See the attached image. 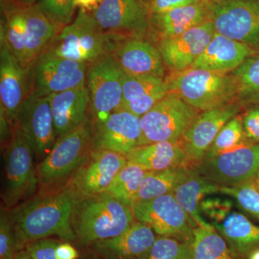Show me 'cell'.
Returning <instances> with one entry per match:
<instances>
[{
  "instance_id": "1",
  "label": "cell",
  "mask_w": 259,
  "mask_h": 259,
  "mask_svg": "<svg viewBox=\"0 0 259 259\" xmlns=\"http://www.w3.org/2000/svg\"><path fill=\"white\" fill-rule=\"evenodd\" d=\"M77 198L64 185L39 192L9 209L17 250L30 242L56 236L64 242L76 241L71 218Z\"/></svg>"
},
{
  "instance_id": "2",
  "label": "cell",
  "mask_w": 259,
  "mask_h": 259,
  "mask_svg": "<svg viewBox=\"0 0 259 259\" xmlns=\"http://www.w3.org/2000/svg\"><path fill=\"white\" fill-rule=\"evenodd\" d=\"M1 13L0 40L30 71L63 28L42 11L38 3H19Z\"/></svg>"
},
{
  "instance_id": "3",
  "label": "cell",
  "mask_w": 259,
  "mask_h": 259,
  "mask_svg": "<svg viewBox=\"0 0 259 259\" xmlns=\"http://www.w3.org/2000/svg\"><path fill=\"white\" fill-rule=\"evenodd\" d=\"M136 221L132 209L108 192L78 199L71 218L76 240L89 246L119 236Z\"/></svg>"
},
{
  "instance_id": "4",
  "label": "cell",
  "mask_w": 259,
  "mask_h": 259,
  "mask_svg": "<svg viewBox=\"0 0 259 259\" xmlns=\"http://www.w3.org/2000/svg\"><path fill=\"white\" fill-rule=\"evenodd\" d=\"M93 150L90 117L56 139L50 152L37 166L39 192L66 185Z\"/></svg>"
},
{
  "instance_id": "5",
  "label": "cell",
  "mask_w": 259,
  "mask_h": 259,
  "mask_svg": "<svg viewBox=\"0 0 259 259\" xmlns=\"http://www.w3.org/2000/svg\"><path fill=\"white\" fill-rule=\"evenodd\" d=\"M169 91L180 95L199 111H207L234 102L239 95L233 74L189 68L166 80Z\"/></svg>"
},
{
  "instance_id": "6",
  "label": "cell",
  "mask_w": 259,
  "mask_h": 259,
  "mask_svg": "<svg viewBox=\"0 0 259 259\" xmlns=\"http://www.w3.org/2000/svg\"><path fill=\"white\" fill-rule=\"evenodd\" d=\"M3 150L1 199L3 207L10 209L36 194L39 180L33 151L15 125L12 139Z\"/></svg>"
},
{
  "instance_id": "7",
  "label": "cell",
  "mask_w": 259,
  "mask_h": 259,
  "mask_svg": "<svg viewBox=\"0 0 259 259\" xmlns=\"http://www.w3.org/2000/svg\"><path fill=\"white\" fill-rule=\"evenodd\" d=\"M112 48L111 37L102 31L90 13L79 10L74 21L61 29L46 51L89 64L110 54Z\"/></svg>"
},
{
  "instance_id": "8",
  "label": "cell",
  "mask_w": 259,
  "mask_h": 259,
  "mask_svg": "<svg viewBox=\"0 0 259 259\" xmlns=\"http://www.w3.org/2000/svg\"><path fill=\"white\" fill-rule=\"evenodd\" d=\"M199 114L174 92L169 91L141 117V145L179 142Z\"/></svg>"
},
{
  "instance_id": "9",
  "label": "cell",
  "mask_w": 259,
  "mask_h": 259,
  "mask_svg": "<svg viewBox=\"0 0 259 259\" xmlns=\"http://www.w3.org/2000/svg\"><path fill=\"white\" fill-rule=\"evenodd\" d=\"M207 3L208 20L216 32L259 54V0Z\"/></svg>"
},
{
  "instance_id": "10",
  "label": "cell",
  "mask_w": 259,
  "mask_h": 259,
  "mask_svg": "<svg viewBox=\"0 0 259 259\" xmlns=\"http://www.w3.org/2000/svg\"><path fill=\"white\" fill-rule=\"evenodd\" d=\"M122 72L110 54L88 64L86 86L90 93L89 117L92 122L105 120L120 107Z\"/></svg>"
},
{
  "instance_id": "11",
  "label": "cell",
  "mask_w": 259,
  "mask_h": 259,
  "mask_svg": "<svg viewBox=\"0 0 259 259\" xmlns=\"http://www.w3.org/2000/svg\"><path fill=\"white\" fill-rule=\"evenodd\" d=\"M194 166L220 187H233L254 180L259 174V144L244 145L218 154H206Z\"/></svg>"
},
{
  "instance_id": "12",
  "label": "cell",
  "mask_w": 259,
  "mask_h": 259,
  "mask_svg": "<svg viewBox=\"0 0 259 259\" xmlns=\"http://www.w3.org/2000/svg\"><path fill=\"white\" fill-rule=\"evenodd\" d=\"M88 64L45 51L30 71V94L49 97L86 84Z\"/></svg>"
},
{
  "instance_id": "13",
  "label": "cell",
  "mask_w": 259,
  "mask_h": 259,
  "mask_svg": "<svg viewBox=\"0 0 259 259\" xmlns=\"http://www.w3.org/2000/svg\"><path fill=\"white\" fill-rule=\"evenodd\" d=\"M131 209L136 221L151 227L158 236L193 243L196 227L173 193L136 202Z\"/></svg>"
},
{
  "instance_id": "14",
  "label": "cell",
  "mask_w": 259,
  "mask_h": 259,
  "mask_svg": "<svg viewBox=\"0 0 259 259\" xmlns=\"http://www.w3.org/2000/svg\"><path fill=\"white\" fill-rule=\"evenodd\" d=\"M127 163V158L120 153L93 149L66 186L77 199L104 193Z\"/></svg>"
},
{
  "instance_id": "15",
  "label": "cell",
  "mask_w": 259,
  "mask_h": 259,
  "mask_svg": "<svg viewBox=\"0 0 259 259\" xmlns=\"http://www.w3.org/2000/svg\"><path fill=\"white\" fill-rule=\"evenodd\" d=\"M90 13L102 31L120 40L141 38L150 28L149 15L139 0H103Z\"/></svg>"
},
{
  "instance_id": "16",
  "label": "cell",
  "mask_w": 259,
  "mask_h": 259,
  "mask_svg": "<svg viewBox=\"0 0 259 259\" xmlns=\"http://www.w3.org/2000/svg\"><path fill=\"white\" fill-rule=\"evenodd\" d=\"M14 125L28 141L35 159L42 161L57 139L49 96L30 94L20 107Z\"/></svg>"
},
{
  "instance_id": "17",
  "label": "cell",
  "mask_w": 259,
  "mask_h": 259,
  "mask_svg": "<svg viewBox=\"0 0 259 259\" xmlns=\"http://www.w3.org/2000/svg\"><path fill=\"white\" fill-rule=\"evenodd\" d=\"M240 110V105L233 102L197 115L181 140L190 166H196L203 159L223 126Z\"/></svg>"
},
{
  "instance_id": "18",
  "label": "cell",
  "mask_w": 259,
  "mask_h": 259,
  "mask_svg": "<svg viewBox=\"0 0 259 259\" xmlns=\"http://www.w3.org/2000/svg\"><path fill=\"white\" fill-rule=\"evenodd\" d=\"M141 117L127 111L114 112L105 120L92 122L93 149L126 156L141 145Z\"/></svg>"
},
{
  "instance_id": "19",
  "label": "cell",
  "mask_w": 259,
  "mask_h": 259,
  "mask_svg": "<svg viewBox=\"0 0 259 259\" xmlns=\"http://www.w3.org/2000/svg\"><path fill=\"white\" fill-rule=\"evenodd\" d=\"M215 32L214 24L208 20L179 36L160 40L158 49L165 65L174 72L189 69L202 55Z\"/></svg>"
},
{
  "instance_id": "20",
  "label": "cell",
  "mask_w": 259,
  "mask_h": 259,
  "mask_svg": "<svg viewBox=\"0 0 259 259\" xmlns=\"http://www.w3.org/2000/svg\"><path fill=\"white\" fill-rule=\"evenodd\" d=\"M29 71L0 40V107L13 123L30 95Z\"/></svg>"
},
{
  "instance_id": "21",
  "label": "cell",
  "mask_w": 259,
  "mask_h": 259,
  "mask_svg": "<svg viewBox=\"0 0 259 259\" xmlns=\"http://www.w3.org/2000/svg\"><path fill=\"white\" fill-rule=\"evenodd\" d=\"M110 54L125 74L164 77L165 64L161 53L143 39L133 37L121 40L115 44Z\"/></svg>"
},
{
  "instance_id": "22",
  "label": "cell",
  "mask_w": 259,
  "mask_h": 259,
  "mask_svg": "<svg viewBox=\"0 0 259 259\" xmlns=\"http://www.w3.org/2000/svg\"><path fill=\"white\" fill-rule=\"evenodd\" d=\"M156 238L151 227L136 221L119 236L90 246L102 259H147Z\"/></svg>"
},
{
  "instance_id": "23",
  "label": "cell",
  "mask_w": 259,
  "mask_h": 259,
  "mask_svg": "<svg viewBox=\"0 0 259 259\" xmlns=\"http://www.w3.org/2000/svg\"><path fill=\"white\" fill-rule=\"evenodd\" d=\"M122 98L118 110L141 117L169 92L163 78L132 76L122 72Z\"/></svg>"
},
{
  "instance_id": "24",
  "label": "cell",
  "mask_w": 259,
  "mask_h": 259,
  "mask_svg": "<svg viewBox=\"0 0 259 259\" xmlns=\"http://www.w3.org/2000/svg\"><path fill=\"white\" fill-rule=\"evenodd\" d=\"M57 139L82 124L90 113L86 84L49 96Z\"/></svg>"
},
{
  "instance_id": "25",
  "label": "cell",
  "mask_w": 259,
  "mask_h": 259,
  "mask_svg": "<svg viewBox=\"0 0 259 259\" xmlns=\"http://www.w3.org/2000/svg\"><path fill=\"white\" fill-rule=\"evenodd\" d=\"M254 54L246 46L215 32L202 55L190 68L214 72H231Z\"/></svg>"
},
{
  "instance_id": "26",
  "label": "cell",
  "mask_w": 259,
  "mask_h": 259,
  "mask_svg": "<svg viewBox=\"0 0 259 259\" xmlns=\"http://www.w3.org/2000/svg\"><path fill=\"white\" fill-rule=\"evenodd\" d=\"M221 187L206 179L194 166H190L185 177L180 181L173 194L196 228L212 229L214 227L204 218L199 204L206 196L220 193Z\"/></svg>"
},
{
  "instance_id": "27",
  "label": "cell",
  "mask_w": 259,
  "mask_h": 259,
  "mask_svg": "<svg viewBox=\"0 0 259 259\" xmlns=\"http://www.w3.org/2000/svg\"><path fill=\"white\" fill-rule=\"evenodd\" d=\"M207 20L208 10L205 0L149 15L150 28L154 30L160 40L179 36Z\"/></svg>"
},
{
  "instance_id": "28",
  "label": "cell",
  "mask_w": 259,
  "mask_h": 259,
  "mask_svg": "<svg viewBox=\"0 0 259 259\" xmlns=\"http://www.w3.org/2000/svg\"><path fill=\"white\" fill-rule=\"evenodd\" d=\"M127 161L146 171H162L190 166L181 141L153 143L137 146L125 156Z\"/></svg>"
},
{
  "instance_id": "29",
  "label": "cell",
  "mask_w": 259,
  "mask_h": 259,
  "mask_svg": "<svg viewBox=\"0 0 259 259\" xmlns=\"http://www.w3.org/2000/svg\"><path fill=\"white\" fill-rule=\"evenodd\" d=\"M212 225L236 255L259 247V226L242 213L233 211L222 222Z\"/></svg>"
},
{
  "instance_id": "30",
  "label": "cell",
  "mask_w": 259,
  "mask_h": 259,
  "mask_svg": "<svg viewBox=\"0 0 259 259\" xmlns=\"http://www.w3.org/2000/svg\"><path fill=\"white\" fill-rule=\"evenodd\" d=\"M189 167L182 166L162 171H148L141 184L136 202L173 193L177 185L185 177Z\"/></svg>"
},
{
  "instance_id": "31",
  "label": "cell",
  "mask_w": 259,
  "mask_h": 259,
  "mask_svg": "<svg viewBox=\"0 0 259 259\" xmlns=\"http://www.w3.org/2000/svg\"><path fill=\"white\" fill-rule=\"evenodd\" d=\"M147 172L141 166L127 161L117 174L107 192L120 203L132 208Z\"/></svg>"
},
{
  "instance_id": "32",
  "label": "cell",
  "mask_w": 259,
  "mask_h": 259,
  "mask_svg": "<svg viewBox=\"0 0 259 259\" xmlns=\"http://www.w3.org/2000/svg\"><path fill=\"white\" fill-rule=\"evenodd\" d=\"M192 259H236L228 243L215 228L194 229Z\"/></svg>"
},
{
  "instance_id": "33",
  "label": "cell",
  "mask_w": 259,
  "mask_h": 259,
  "mask_svg": "<svg viewBox=\"0 0 259 259\" xmlns=\"http://www.w3.org/2000/svg\"><path fill=\"white\" fill-rule=\"evenodd\" d=\"M248 144L245 139L243 117L235 116L221 130L206 154H218Z\"/></svg>"
},
{
  "instance_id": "34",
  "label": "cell",
  "mask_w": 259,
  "mask_h": 259,
  "mask_svg": "<svg viewBox=\"0 0 259 259\" xmlns=\"http://www.w3.org/2000/svg\"><path fill=\"white\" fill-rule=\"evenodd\" d=\"M220 193L231 197L240 209L259 220V190L254 180L233 187H221Z\"/></svg>"
},
{
  "instance_id": "35",
  "label": "cell",
  "mask_w": 259,
  "mask_h": 259,
  "mask_svg": "<svg viewBox=\"0 0 259 259\" xmlns=\"http://www.w3.org/2000/svg\"><path fill=\"white\" fill-rule=\"evenodd\" d=\"M147 259H192V244L171 237L158 236Z\"/></svg>"
},
{
  "instance_id": "36",
  "label": "cell",
  "mask_w": 259,
  "mask_h": 259,
  "mask_svg": "<svg viewBox=\"0 0 259 259\" xmlns=\"http://www.w3.org/2000/svg\"><path fill=\"white\" fill-rule=\"evenodd\" d=\"M239 95L250 97L259 91V54L251 56L233 71Z\"/></svg>"
},
{
  "instance_id": "37",
  "label": "cell",
  "mask_w": 259,
  "mask_h": 259,
  "mask_svg": "<svg viewBox=\"0 0 259 259\" xmlns=\"http://www.w3.org/2000/svg\"><path fill=\"white\" fill-rule=\"evenodd\" d=\"M234 207V200L231 197L220 196H206L199 204L202 215L213 223L222 222L232 212Z\"/></svg>"
},
{
  "instance_id": "38",
  "label": "cell",
  "mask_w": 259,
  "mask_h": 259,
  "mask_svg": "<svg viewBox=\"0 0 259 259\" xmlns=\"http://www.w3.org/2000/svg\"><path fill=\"white\" fill-rule=\"evenodd\" d=\"M42 11L59 26L71 23L75 10L74 0H40Z\"/></svg>"
},
{
  "instance_id": "39",
  "label": "cell",
  "mask_w": 259,
  "mask_h": 259,
  "mask_svg": "<svg viewBox=\"0 0 259 259\" xmlns=\"http://www.w3.org/2000/svg\"><path fill=\"white\" fill-rule=\"evenodd\" d=\"M17 250L16 238L9 209L1 207L0 213V259H13Z\"/></svg>"
},
{
  "instance_id": "40",
  "label": "cell",
  "mask_w": 259,
  "mask_h": 259,
  "mask_svg": "<svg viewBox=\"0 0 259 259\" xmlns=\"http://www.w3.org/2000/svg\"><path fill=\"white\" fill-rule=\"evenodd\" d=\"M59 243L60 241L54 238H42L30 242L24 249L32 259H57L56 250Z\"/></svg>"
},
{
  "instance_id": "41",
  "label": "cell",
  "mask_w": 259,
  "mask_h": 259,
  "mask_svg": "<svg viewBox=\"0 0 259 259\" xmlns=\"http://www.w3.org/2000/svg\"><path fill=\"white\" fill-rule=\"evenodd\" d=\"M242 117L247 142L259 144V107L250 109Z\"/></svg>"
},
{
  "instance_id": "42",
  "label": "cell",
  "mask_w": 259,
  "mask_h": 259,
  "mask_svg": "<svg viewBox=\"0 0 259 259\" xmlns=\"http://www.w3.org/2000/svg\"><path fill=\"white\" fill-rule=\"evenodd\" d=\"M202 0H151L143 3L147 10L148 15L160 14L187 5L199 3Z\"/></svg>"
},
{
  "instance_id": "43",
  "label": "cell",
  "mask_w": 259,
  "mask_h": 259,
  "mask_svg": "<svg viewBox=\"0 0 259 259\" xmlns=\"http://www.w3.org/2000/svg\"><path fill=\"white\" fill-rule=\"evenodd\" d=\"M57 259H77L79 253L69 242H63L58 245L56 250Z\"/></svg>"
},
{
  "instance_id": "44",
  "label": "cell",
  "mask_w": 259,
  "mask_h": 259,
  "mask_svg": "<svg viewBox=\"0 0 259 259\" xmlns=\"http://www.w3.org/2000/svg\"><path fill=\"white\" fill-rule=\"evenodd\" d=\"M103 0H74L75 8L92 13L98 8Z\"/></svg>"
},
{
  "instance_id": "45",
  "label": "cell",
  "mask_w": 259,
  "mask_h": 259,
  "mask_svg": "<svg viewBox=\"0 0 259 259\" xmlns=\"http://www.w3.org/2000/svg\"><path fill=\"white\" fill-rule=\"evenodd\" d=\"M13 259H32V258L25 249H23L17 251Z\"/></svg>"
},
{
  "instance_id": "46",
  "label": "cell",
  "mask_w": 259,
  "mask_h": 259,
  "mask_svg": "<svg viewBox=\"0 0 259 259\" xmlns=\"http://www.w3.org/2000/svg\"><path fill=\"white\" fill-rule=\"evenodd\" d=\"M248 259H259V247L250 252Z\"/></svg>"
},
{
  "instance_id": "47",
  "label": "cell",
  "mask_w": 259,
  "mask_h": 259,
  "mask_svg": "<svg viewBox=\"0 0 259 259\" xmlns=\"http://www.w3.org/2000/svg\"><path fill=\"white\" fill-rule=\"evenodd\" d=\"M19 3L25 5H32L37 4V2L39 0H18Z\"/></svg>"
},
{
  "instance_id": "48",
  "label": "cell",
  "mask_w": 259,
  "mask_h": 259,
  "mask_svg": "<svg viewBox=\"0 0 259 259\" xmlns=\"http://www.w3.org/2000/svg\"><path fill=\"white\" fill-rule=\"evenodd\" d=\"M249 97H252V99H254L255 101L259 102V91L258 93H256L254 94V95H252V96H250Z\"/></svg>"
},
{
  "instance_id": "49",
  "label": "cell",
  "mask_w": 259,
  "mask_h": 259,
  "mask_svg": "<svg viewBox=\"0 0 259 259\" xmlns=\"http://www.w3.org/2000/svg\"><path fill=\"white\" fill-rule=\"evenodd\" d=\"M205 1L210 3H221V2L225 1V0H205Z\"/></svg>"
},
{
  "instance_id": "50",
  "label": "cell",
  "mask_w": 259,
  "mask_h": 259,
  "mask_svg": "<svg viewBox=\"0 0 259 259\" xmlns=\"http://www.w3.org/2000/svg\"><path fill=\"white\" fill-rule=\"evenodd\" d=\"M255 185L257 186V187H258V189L259 190V174L258 176L256 177V178L254 180Z\"/></svg>"
},
{
  "instance_id": "51",
  "label": "cell",
  "mask_w": 259,
  "mask_h": 259,
  "mask_svg": "<svg viewBox=\"0 0 259 259\" xmlns=\"http://www.w3.org/2000/svg\"><path fill=\"white\" fill-rule=\"evenodd\" d=\"M86 259H102V258H100V257L97 256V255L96 254H95V256H91V257H90V258H88Z\"/></svg>"
},
{
  "instance_id": "52",
  "label": "cell",
  "mask_w": 259,
  "mask_h": 259,
  "mask_svg": "<svg viewBox=\"0 0 259 259\" xmlns=\"http://www.w3.org/2000/svg\"><path fill=\"white\" fill-rule=\"evenodd\" d=\"M139 1H141L142 3H148V2L151 1V0H139Z\"/></svg>"
}]
</instances>
